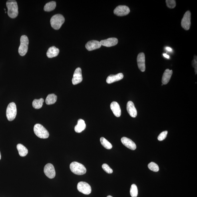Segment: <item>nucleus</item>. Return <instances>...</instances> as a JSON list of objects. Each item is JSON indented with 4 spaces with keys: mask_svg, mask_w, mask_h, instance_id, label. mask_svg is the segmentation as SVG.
I'll return each instance as SVG.
<instances>
[{
    "mask_svg": "<svg viewBox=\"0 0 197 197\" xmlns=\"http://www.w3.org/2000/svg\"><path fill=\"white\" fill-rule=\"evenodd\" d=\"M8 9L7 14L11 19H15L19 15V7L17 2L15 1H8L6 2Z\"/></svg>",
    "mask_w": 197,
    "mask_h": 197,
    "instance_id": "obj_1",
    "label": "nucleus"
},
{
    "mask_svg": "<svg viewBox=\"0 0 197 197\" xmlns=\"http://www.w3.org/2000/svg\"><path fill=\"white\" fill-rule=\"evenodd\" d=\"M65 22V18L63 15L57 14L51 18V27L55 30H59L61 28Z\"/></svg>",
    "mask_w": 197,
    "mask_h": 197,
    "instance_id": "obj_2",
    "label": "nucleus"
},
{
    "mask_svg": "<svg viewBox=\"0 0 197 197\" xmlns=\"http://www.w3.org/2000/svg\"><path fill=\"white\" fill-rule=\"evenodd\" d=\"M70 168L73 174L81 175L86 173L87 170L83 164L77 162H73L70 164Z\"/></svg>",
    "mask_w": 197,
    "mask_h": 197,
    "instance_id": "obj_3",
    "label": "nucleus"
},
{
    "mask_svg": "<svg viewBox=\"0 0 197 197\" xmlns=\"http://www.w3.org/2000/svg\"><path fill=\"white\" fill-rule=\"evenodd\" d=\"M34 132L36 135L40 138H47L49 136L48 131L40 124H35L34 127Z\"/></svg>",
    "mask_w": 197,
    "mask_h": 197,
    "instance_id": "obj_4",
    "label": "nucleus"
},
{
    "mask_svg": "<svg viewBox=\"0 0 197 197\" xmlns=\"http://www.w3.org/2000/svg\"><path fill=\"white\" fill-rule=\"evenodd\" d=\"M29 43V39L27 36H22L20 39V45L19 49V53L21 56H24L27 53Z\"/></svg>",
    "mask_w": 197,
    "mask_h": 197,
    "instance_id": "obj_5",
    "label": "nucleus"
},
{
    "mask_svg": "<svg viewBox=\"0 0 197 197\" xmlns=\"http://www.w3.org/2000/svg\"><path fill=\"white\" fill-rule=\"evenodd\" d=\"M6 113L9 121H11L15 119L17 114V107L15 103L11 102L8 105Z\"/></svg>",
    "mask_w": 197,
    "mask_h": 197,
    "instance_id": "obj_6",
    "label": "nucleus"
},
{
    "mask_svg": "<svg viewBox=\"0 0 197 197\" xmlns=\"http://www.w3.org/2000/svg\"><path fill=\"white\" fill-rule=\"evenodd\" d=\"M77 189L80 192L85 195H89L91 192V188L87 183L81 182L78 183Z\"/></svg>",
    "mask_w": 197,
    "mask_h": 197,
    "instance_id": "obj_7",
    "label": "nucleus"
},
{
    "mask_svg": "<svg viewBox=\"0 0 197 197\" xmlns=\"http://www.w3.org/2000/svg\"><path fill=\"white\" fill-rule=\"evenodd\" d=\"M191 13L189 11H187L185 13L182 20L181 25L184 29L188 31L191 27Z\"/></svg>",
    "mask_w": 197,
    "mask_h": 197,
    "instance_id": "obj_8",
    "label": "nucleus"
},
{
    "mask_svg": "<svg viewBox=\"0 0 197 197\" xmlns=\"http://www.w3.org/2000/svg\"><path fill=\"white\" fill-rule=\"evenodd\" d=\"M130 10L129 7L124 5L118 6L114 10L115 15L118 16H124L127 15L129 13Z\"/></svg>",
    "mask_w": 197,
    "mask_h": 197,
    "instance_id": "obj_9",
    "label": "nucleus"
},
{
    "mask_svg": "<svg viewBox=\"0 0 197 197\" xmlns=\"http://www.w3.org/2000/svg\"><path fill=\"white\" fill-rule=\"evenodd\" d=\"M44 172L48 178L52 179L55 177L56 172L55 168L52 164L48 163L44 167Z\"/></svg>",
    "mask_w": 197,
    "mask_h": 197,
    "instance_id": "obj_10",
    "label": "nucleus"
},
{
    "mask_svg": "<svg viewBox=\"0 0 197 197\" xmlns=\"http://www.w3.org/2000/svg\"><path fill=\"white\" fill-rule=\"evenodd\" d=\"M83 80L82 77V69L80 68H78L76 69L73 74V77L72 79V83L73 85L81 83Z\"/></svg>",
    "mask_w": 197,
    "mask_h": 197,
    "instance_id": "obj_11",
    "label": "nucleus"
},
{
    "mask_svg": "<svg viewBox=\"0 0 197 197\" xmlns=\"http://www.w3.org/2000/svg\"><path fill=\"white\" fill-rule=\"evenodd\" d=\"M137 62L139 69L140 71L142 72L145 71V55L144 53H140L138 54L137 57Z\"/></svg>",
    "mask_w": 197,
    "mask_h": 197,
    "instance_id": "obj_12",
    "label": "nucleus"
},
{
    "mask_svg": "<svg viewBox=\"0 0 197 197\" xmlns=\"http://www.w3.org/2000/svg\"><path fill=\"white\" fill-rule=\"evenodd\" d=\"M102 45L100 42L96 40H92L86 44V48L88 51H92L98 49L101 47Z\"/></svg>",
    "mask_w": 197,
    "mask_h": 197,
    "instance_id": "obj_13",
    "label": "nucleus"
},
{
    "mask_svg": "<svg viewBox=\"0 0 197 197\" xmlns=\"http://www.w3.org/2000/svg\"><path fill=\"white\" fill-rule=\"evenodd\" d=\"M102 45L104 47H110L117 45L118 40L115 38H110L105 40H103L100 42Z\"/></svg>",
    "mask_w": 197,
    "mask_h": 197,
    "instance_id": "obj_14",
    "label": "nucleus"
},
{
    "mask_svg": "<svg viewBox=\"0 0 197 197\" xmlns=\"http://www.w3.org/2000/svg\"><path fill=\"white\" fill-rule=\"evenodd\" d=\"M121 141L123 144L129 149L132 150L136 149V146L135 143L130 139L126 137L121 138Z\"/></svg>",
    "mask_w": 197,
    "mask_h": 197,
    "instance_id": "obj_15",
    "label": "nucleus"
},
{
    "mask_svg": "<svg viewBox=\"0 0 197 197\" xmlns=\"http://www.w3.org/2000/svg\"><path fill=\"white\" fill-rule=\"evenodd\" d=\"M127 110L130 115L132 117L135 118L137 116V112L133 102L128 101L127 104Z\"/></svg>",
    "mask_w": 197,
    "mask_h": 197,
    "instance_id": "obj_16",
    "label": "nucleus"
},
{
    "mask_svg": "<svg viewBox=\"0 0 197 197\" xmlns=\"http://www.w3.org/2000/svg\"><path fill=\"white\" fill-rule=\"evenodd\" d=\"M110 108L116 117H120L121 114V110L120 106L117 102H112L110 105Z\"/></svg>",
    "mask_w": 197,
    "mask_h": 197,
    "instance_id": "obj_17",
    "label": "nucleus"
},
{
    "mask_svg": "<svg viewBox=\"0 0 197 197\" xmlns=\"http://www.w3.org/2000/svg\"><path fill=\"white\" fill-rule=\"evenodd\" d=\"M124 78V75L122 73H119L115 75H111L107 79L106 82L108 84H111L115 82L119 81Z\"/></svg>",
    "mask_w": 197,
    "mask_h": 197,
    "instance_id": "obj_18",
    "label": "nucleus"
},
{
    "mask_svg": "<svg viewBox=\"0 0 197 197\" xmlns=\"http://www.w3.org/2000/svg\"><path fill=\"white\" fill-rule=\"evenodd\" d=\"M173 73V71L169 69H166L163 75L162 82V84L166 85L167 84L171 78Z\"/></svg>",
    "mask_w": 197,
    "mask_h": 197,
    "instance_id": "obj_19",
    "label": "nucleus"
},
{
    "mask_svg": "<svg viewBox=\"0 0 197 197\" xmlns=\"http://www.w3.org/2000/svg\"><path fill=\"white\" fill-rule=\"evenodd\" d=\"M60 50L58 48H56L55 46L50 47L47 52V55L49 58L56 57L57 56L59 53Z\"/></svg>",
    "mask_w": 197,
    "mask_h": 197,
    "instance_id": "obj_20",
    "label": "nucleus"
},
{
    "mask_svg": "<svg viewBox=\"0 0 197 197\" xmlns=\"http://www.w3.org/2000/svg\"><path fill=\"white\" fill-rule=\"evenodd\" d=\"M86 128V124L84 120L82 119H79L78 120V124L75 126V130L77 133L81 132Z\"/></svg>",
    "mask_w": 197,
    "mask_h": 197,
    "instance_id": "obj_21",
    "label": "nucleus"
},
{
    "mask_svg": "<svg viewBox=\"0 0 197 197\" xmlns=\"http://www.w3.org/2000/svg\"><path fill=\"white\" fill-rule=\"evenodd\" d=\"M17 148L20 156L25 157L27 155L28 153V150L23 145L18 144Z\"/></svg>",
    "mask_w": 197,
    "mask_h": 197,
    "instance_id": "obj_22",
    "label": "nucleus"
},
{
    "mask_svg": "<svg viewBox=\"0 0 197 197\" xmlns=\"http://www.w3.org/2000/svg\"><path fill=\"white\" fill-rule=\"evenodd\" d=\"M57 96L53 94H50L47 96L45 102L47 105H51L55 103L57 100Z\"/></svg>",
    "mask_w": 197,
    "mask_h": 197,
    "instance_id": "obj_23",
    "label": "nucleus"
},
{
    "mask_svg": "<svg viewBox=\"0 0 197 197\" xmlns=\"http://www.w3.org/2000/svg\"><path fill=\"white\" fill-rule=\"evenodd\" d=\"M56 3L55 1L50 2L46 4L44 7V11L49 12L55 9Z\"/></svg>",
    "mask_w": 197,
    "mask_h": 197,
    "instance_id": "obj_24",
    "label": "nucleus"
},
{
    "mask_svg": "<svg viewBox=\"0 0 197 197\" xmlns=\"http://www.w3.org/2000/svg\"><path fill=\"white\" fill-rule=\"evenodd\" d=\"M44 99L43 98L39 99H35L32 103V105L35 109H39L41 108L43 106Z\"/></svg>",
    "mask_w": 197,
    "mask_h": 197,
    "instance_id": "obj_25",
    "label": "nucleus"
},
{
    "mask_svg": "<svg viewBox=\"0 0 197 197\" xmlns=\"http://www.w3.org/2000/svg\"><path fill=\"white\" fill-rule=\"evenodd\" d=\"M101 144L104 148L106 149H112V146L110 143L104 137H101L100 139Z\"/></svg>",
    "mask_w": 197,
    "mask_h": 197,
    "instance_id": "obj_26",
    "label": "nucleus"
},
{
    "mask_svg": "<svg viewBox=\"0 0 197 197\" xmlns=\"http://www.w3.org/2000/svg\"><path fill=\"white\" fill-rule=\"evenodd\" d=\"M130 194L132 197H136L138 195V190L136 184H132L131 187Z\"/></svg>",
    "mask_w": 197,
    "mask_h": 197,
    "instance_id": "obj_27",
    "label": "nucleus"
},
{
    "mask_svg": "<svg viewBox=\"0 0 197 197\" xmlns=\"http://www.w3.org/2000/svg\"><path fill=\"white\" fill-rule=\"evenodd\" d=\"M148 167L150 170L154 172H157L159 170L158 166L155 163L151 162L148 164Z\"/></svg>",
    "mask_w": 197,
    "mask_h": 197,
    "instance_id": "obj_28",
    "label": "nucleus"
},
{
    "mask_svg": "<svg viewBox=\"0 0 197 197\" xmlns=\"http://www.w3.org/2000/svg\"><path fill=\"white\" fill-rule=\"evenodd\" d=\"M166 2L167 6L170 9H174L176 6V1L174 0H166Z\"/></svg>",
    "mask_w": 197,
    "mask_h": 197,
    "instance_id": "obj_29",
    "label": "nucleus"
},
{
    "mask_svg": "<svg viewBox=\"0 0 197 197\" xmlns=\"http://www.w3.org/2000/svg\"><path fill=\"white\" fill-rule=\"evenodd\" d=\"M102 168L108 174H111L113 172V170L107 164H103Z\"/></svg>",
    "mask_w": 197,
    "mask_h": 197,
    "instance_id": "obj_30",
    "label": "nucleus"
},
{
    "mask_svg": "<svg viewBox=\"0 0 197 197\" xmlns=\"http://www.w3.org/2000/svg\"><path fill=\"white\" fill-rule=\"evenodd\" d=\"M168 131H165L162 132L158 136V140H159V141H162V140L165 139L166 137Z\"/></svg>",
    "mask_w": 197,
    "mask_h": 197,
    "instance_id": "obj_31",
    "label": "nucleus"
},
{
    "mask_svg": "<svg viewBox=\"0 0 197 197\" xmlns=\"http://www.w3.org/2000/svg\"><path fill=\"white\" fill-rule=\"evenodd\" d=\"M192 65L195 68V71L197 74V57H195L193 61H192Z\"/></svg>",
    "mask_w": 197,
    "mask_h": 197,
    "instance_id": "obj_32",
    "label": "nucleus"
},
{
    "mask_svg": "<svg viewBox=\"0 0 197 197\" xmlns=\"http://www.w3.org/2000/svg\"><path fill=\"white\" fill-rule=\"evenodd\" d=\"M163 56H164L165 57L167 58V59H170V56L168 55H167V54L164 53L163 54Z\"/></svg>",
    "mask_w": 197,
    "mask_h": 197,
    "instance_id": "obj_33",
    "label": "nucleus"
},
{
    "mask_svg": "<svg viewBox=\"0 0 197 197\" xmlns=\"http://www.w3.org/2000/svg\"><path fill=\"white\" fill-rule=\"evenodd\" d=\"M166 50H167V51H168L169 52H172V48H171L170 47H166Z\"/></svg>",
    "mask_w": 197,
    "mask_h": 197,
    "instance_id": "obj_34",
    "label": "nucleus"
},
{
    "mask_svg": "<svg viewBox=\"0 0 197 197\" xmlns=\"http://www.w3.org/2000/svg\"><path fill=\"white\" fill-rule=\"evenodd\" d=\"M1 152H0V160H1Z\"/></svg>",
    "mask_w": 197,
    "mask_h": 197,
    "instance_id": "obj_35",
    "label": "nucleus"
},
{
    "mask_svg": "<svg viewBox=\"0 0 197 197\" xmlns=\"http://www.w3.org/2000/svg\"><path fill=\"white\" fill-rule=\"evenodd\" d=\"M107 197H112V196H111L109 195V196H107Z\"/></svg>",
    "mask_w": 197,
    "mask_h": 197,
    "instance_id": "obj_36",
    "label": "nucleus"
},
{
    "mask_svg": "<svg viewBox=\"0 0 197 197\" xmlns=\"http://www.w3.org/2000/svg\"><path fill=\"white\" fill-rule=\"evenodd\" d=\"M5 13H7V12H6V11H5Z\"/></svg>",
    "mask_w": 197,
    "mask_h": 197,
    "instance_id": "obj_37",
    "label": "nucleus"
}]
</instances>
